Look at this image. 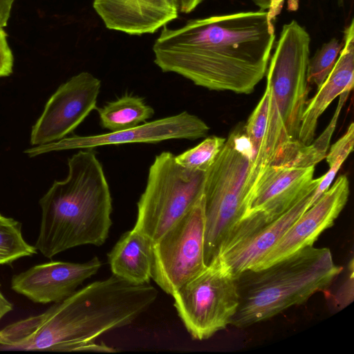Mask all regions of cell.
<instances>
[{"label":"cell","instance_id":"cell-1","mask_svg":"<svg viewBox=\"0 0 354 354\" xmlns=\"http://www.w3.org/2000/svg\"><path fill=\"white\" fill-rule=\"evenodd\" d=\"M275 40L270 10L239 12L164 26L154 63L212 91L252 93L266 74Z\"/></svg>","mask_w":354,"mask_h":354},{"label":"cell","instance_id":"cell-2","mask_svg":"<svg viewBox=\"0 0 354 354\" xmlns=\"http://www.w3.org/2000/svg\"><path fill=\"white\" fill-rule=\"evenodd\" d=\"M158 297L149 283L133 284L112 274L76 290L44 313L0 330V350L115 352L95 339L131 324Z\"/></svg>","mask_w":354,"mask_h":354},{"label":"cell","instance_id":"cell-3","mask_svg":"<svg viewBox=\"0 0 354 354\" xmlns=\"http://www.w3.org/2000/svg\"><path fill=\"white\" fill-rule=\"evenodd\" d=\"M68 173L39 201L41 219L35 248L53 258L84 245L100 246L112 225V198L103 167L92 149L68 159Z\"/></svg>","mask_w":354,"mask_h":354},{"label":"cell","instance_id":"cell-4","mask_svg":"<svg viewBox=\"0 0 354 354\" xmlns=\"http://www.w3.org/2000/svg\"><path fill=\"white\" fill-rule=\"evenodd\" d=\"M310 44L308 32L296 20L283 26L266 71L268 115L260 171L289 166L303 146L298 136L308 101Z\"/></svg>","mask_w":354,"mask_h":354},{"label":"cell","instance_id":"cell-5","mask_svg":"<svg viewBox=\"0 0 354 354\" xmlns=\"http://www.w3.org/2000/svg\"><path fill=\"white\" fill-rule=\"evenodd\" d=\"M328 248L306 247L271 266L237 277L239 306L230 325L243 328L326 292L341 273Z\"/></svg>","mask_w":354,"mask_h":354},{"label":"cell","instance_id":"cell-6","mask_svg":"<svg viewBox=\"0 0 354 354\" xmlns=\"http://www.w3.org/2000/svg\"><path fill=\"white\" fill-rule=\"evenodd\" d=\"M238 124L225 138L214 163L206 171L204 257L207 266L221 244L244 215L248 194L258 174L253 165V150Z\"/></svg>","mask_w":354,"mask_h":354},{"label":"cell","instance_id":"cell-7","mask_svg":"<svg viewBox=\"0 0 354 354\" xmlns=\"http://www.w3.org/2000/svg\"><path fill=\"white\" fill-rule=\"evenodd\" d=\"M206 171L184 168L169 151L157 155L138 203L133 229L153 243L183 217L203 194Z\"/></svg>","mask_w":354,"mask_h":354},{"label":"cell","instance_id":"cell-8","mask_svg":"<svg viewBox=\"0 0 354 354\" xmlns=\"http://www.w3.org/2000/svg\"><path fill=\"white\" fill-rule=\"evenodd\" d=\"M172 297L179 317L196 340L209 339L230 325L240 301L237 277L218 256Z\"/></svg>","mask_w":354,"mask_h":354},{"label":"cell","instance_id":"cell-9","mask_svg":"<svg viewBox=\"0 0 354 354\" xmlns=\"http://www.w3.org/2000/svg\"><path fill=\"white\" fill-rule=\"evenodd\" d=\"M205 198L153 244L151 278L167 294L173 295L206 267L204 257Z\"/></svg>","mask_w":354,"mask_h":354},{"label":"cell","instance_id":"cell-10","mask_svg":"<svg viewBox=\"0 0 354 354\" xmlns=\"http://www.w3.org/2000/svg\"><path fill=\"white\" fill-rule=\"evenodd\" d=\"M101 81L86 71L61 84L32 127L30 144L39 146L64 138L97 109Z\"/></svg>","mask_w":354,"mask_h":354},{"label":"cell","instance_id":"cell-11","mask_svg":"<svg viewBox=\"0 0 354 354\" xmlns=\"http://www.w3.org/2000/svg\"><path fill=\"white\" fill-rule=\"evenodd\" d=\"M209 130L201 118L187 111L106 133L68 137L26 151L30 157L41 153L75 149L127 143H157L171 139L196 140L205 137Z\"/></svg>","mask_w":354,"mask_h":354},{"label":"cell","instance_id":"cell-12","mask_svg":"<svg viewBox=\"0 0 354 354\" xmlns=\"http://www.w3.org/2000/svg\"><path fill=\"white\" fill-rule=\"evenodd\" d=\"M314 171L315 166L265 167L248 194L243 216L257 214L266 223L275 220L317 188L321 177L313 179Z\"/></svg>","mask_w":354,"mask_h":354},{"label":"cell","instance_id":"cell-13","mask_svg":"<svg viewBox=\"0 0 354 354\" xmlns=\"http://www.w3.org/2000/svg\"><path fill=\"white\" fill-rule=\"evenodd\" d=\"M349 182L341 175L290 226L277 243L251 270H259L282 260L313 243L331 227L346 205Z\"/></svg>","mask_w":354,"mask_h":354},{"label":"cell","instance_id":"cell-14","mask_svg":"<svg viewBox=\"0 0 354 354\" xmlns=\"http://www.w3.org/2000/svg\"><path fill=\"white\" fill-rule=\"evenodd\" d=\"M102 266L97 257L84 263L51 261L13 275L11 288L37 304L60 301L73 294Z\"/></svg>","mask_w":354,"mask_h":354},{"label":"cell","instance_id":"cell-15","mask_svg":"<svg viewBox=\"0 0 354 354\" xmlns=\"http://www.w3.org/2000/svg\"><path fill=\"white\" fill-rule=\"evenodd\" d=\"M106 28L129 35L151 34L178 15V0H93Z\"/></svg>","mask_w":354,"mask_h":354},{"label":"cell","instance_id":"cell-16","mask_svg":"<svg viewBox=\"0 0 354 354\" xmlns=\"http://www.w3.org/2000/svg\"><path fill=\"white\" fill-rule=\"evenodd\" d=\"M344 43L338 58L328 76L309 100L302 115L298 139L307 146L315 138L319 118L330 104L354 84V21L344 30Z\"/></svg>","mask_w":354,"mask_h":354},{"label":"cell","instance_id":"cell-17","mask_svg":"<svg viewBox=\"0 0 354 354\" xmlns=\"http://www.w3.org/2000/svg\"><path fill=\"white\" fill-rule=\"evenodd\" d=\"M315 190L304 195L279 217L255 231L231 250L217 256L236 277L243 272L251 270L311 206Z\"/></svg>","mask_w":354,"mask_h":354},{"label":"cell","instance_id":"cell-18","mask_svg":"<svg viewBox=\"0 0 354 354\" xmlns=\"http://www.w3.org/2000/svg\"><path fill=\"white\" fill-rule=\"evenodd\" d=\"M153 244L134 229L124 232L107 254L112 274L133 284L149 283Z\"/></svg>","mask_w":354,"mask_h":354},{"label":"cell","instance_id":"cell-19","mask_svg":"<svg viewBox=\"0 0 354 354\" xmlns=\"http://www.w3.org/2000/svg\"><path fill=\"white\" fill-rule=\"evenodd\" d=\"M101 126L110 131L136 127L154 114L153 109L143 98L126 95L97 108Z\"/></svg>","mask_w":354,"mask_h":354},{"label":"cell","instance_id":"cell-20","mask_svg":"<svg viewBox=\"0 0 354 354\" xmlns=\"http://www.w3.org/2000/svg\"><path fill=\"white\" fill-rule=\"evenodd\" d=\"M37 250L24 240L21 223L0 214V265H10L20 258L32 257Z\"/></svg>","mask_w":354,"mask_h":354},{"label":"cell","instance_id":"cell-21","mask_svg":"<svg viewBox=\"0 0 354 354\" xmlns=\"http://www.w3.org/2000/svg\"><path fill=\"white\" fill-rule=\"evenodd\" d=\"M351 91L346 90L339 95V101L335 111L327 127L315 140H313L307 146H302L299 149L290 167H308L315 166L325 158L341 110Z\"/></svg>","mask_w":354,"mask_h":354},{"label":"cell","instance_id":"cell-22","mask_svg":"<svg viewBox=\"0 0 354 354\" xmlns=\"http://www.w3.org/2000/svg\"><path fill=\"white\" fill-rule=\"evenodd\" d=\"M354 145V124L351 122L345 133L334 144L326 155V160L329 169L322 176L315 189L311 199V205L331 185L342 165L352 152Z\"/></svg>","mask_w":354,"mask_h":354},{"label":"cell","instance_id":"cell-23","mask_svg":"<svg viewBox=\"0 0 354 354\" xmlns=\"http://www.w3.org/2000/svg\"><path fill=\"white\" fill-rule=\"evenodd\" d=\"M225 141L222 137H207L196 147L175 156V160L184 168L205 172L214 163Z\"/></svg>","mask_w":354,"mask_h":354},{"label":"cell","instance_id":"cell-24","mask_svg":"<svg viewBox=\"0 0 354 354\" xmlns=\"http://www.w3.org/2000/svg\"><path fill=\"white\" fill-rule=\"evenodd\" d=\"M269 96L266 88L263 95L243 125L253 150V165L259 174L263 144L266 133L268 115Z\"/></svg>","mask_w":354,"mask_h":354},{"label":"cell","instance_id":"cell-25","mask_svg":"<svg viewBox=\"0 0 354 354\" xmlns=\"http://www.w3.org/2000/svg\"><path fill=\"white\" fill-rule=\"evenodd\" d=\"M342 48V44L333 37L324 43L313 57L309 59L307 82L318 88L332 71Z\"/></svg>","mask_w":354,"mask_h":354},{"label":"cell","instance_id":"cell-26","mask_svg":"<svg viewBox=\"0 0 354 354\" xmlns=\"http://www.w3.org/2000/svg\"><path fill=\"white\" fill-rule=\"evenodd\" d=\"M12 66L13 55L7 41V35L0 27V77L10 75Z\"/></svg>","mask_w":354,"mask_h":354},{"label":"cell","instance_id":"cell-27","mask_svg":"<svg viewBox=\"0 0 354 354\" xmlns=\"http://www.w3.org/2000/svg\"><path fill=\"white\" fill-rule=\"evenodd\" d=\"M353 270L351 275L337 292L335 297V304L340 308H344L353 301Z\"/></svg>","mask_w":354,"mask_h":354},{"label":"cell","instance_id":"cell-28","mask_svg":"<svg viewBox=\"0 0 354 354\" xmlns=\"http://www.w3.org/2000/svg\"><path fill=\"white\" fill-rule=\"evenodd\" d=\"M15 0H0V27L7 26Z\"/></svg>","mask_w":354,"mask_h":354},{"label":"cell","instance_id":"cell-29","mask_svg":"<svg viewBox=\"0 0 354 354\" xmlns=\"http://www.w3.org/2000/svg\"><path fill=\"white\" fill-rule=\"evenodd\" d=\"M204 0H178V12L188 14L194 11Z\"/></svg>","mask_w":354,"mask_h":354},{"label":"cell","instance_id":"cell-30","mask_svg":"<svg viewBox=\"0 0 354 354\" xmlns=\"http://www.w3.org/2000/svg\"><path fill=\"white\" fill-rule=\"evenodd\" d=\"M12 310V304L5 297L0 290V321L5 315L11 312Z\"/></svg>","mask_w":354,"mask_h":354},{"label":"cell","instance_id":"cell-31","mask_svg":"<svg viewBox=\"0 0 354 354\" xmlns=\"http://www.w3.org/2000/svg\"><path fill=\"white\" fill-rule=\"evenodd\" d=\"M259 8V10H266L272 7L273 0H252Z\"/></svg>","mask_w":354,"mask_h":354},{"label":"cell","instance_id":"cell-32","mask_svg":"<svg viewBox=\"0 0 354 354\" xmlns=\"http://www.w3.org/2000/svg\"><path fill=\"white\" fill-rule=\"evenodd\" d=\"M337 4L339 7H342L344 4V0H337Z\"/></svg>","mask_w":354,"mask_h":354},{"label":"cell","instance_id":"cell-33","mask_svg":"<svg viewBox=\"0 0 354 354\" xmlns=\"http://www.w3.org/2000/svg\"><path fill=\"white\" fill-rule=\"evenodd\" d=\"M1 337H2V335H1V332H0V342H1Z\"/></svg>","mask_w":354,"mask_h":354}]
</instances>
